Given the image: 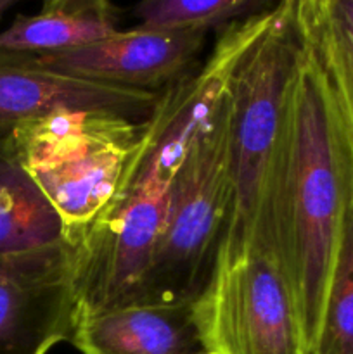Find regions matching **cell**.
I'll list each match as a JSON object with an SVG mask.
<instances>
[{
    "instance_id": "cell-9",
    "label": "cell",
    "mask_w": 353,
    "mask_h": 354,
    "mask_svg": "<svg viewBox=\"0 0 353 354\" xmlns=\"http://www.w3.org/2000/svg\"><path fill=\"white\" fill-rule=\"evenodd\" d=\"M161 93L62 75L37 54L0 48V131L6 133L61 111H106L144 123Z\"/></svg>"
},
{
    "instance_id": "cell-11",
    "label": "cell",
    "mask_w": 353,
    "mask_h": 354,
    "mask_svg": "<svg viewBox=\"0 0 353 354\" xmlns=\"http://www.w3.org/2000/svg\"><path fill=\"white\" fill-rule=\"evenodd\" d=\"M120 9L107 0H51L0 31V48L28 54L71 50L118 31Z\"/></svg>"
},
{
    "instance_id": "cell-5",
    "label": "cell",
    "mask_w": 353,
    "mask_h": 354,
    "mask_svg": "<svg viewBox=\"0 0 353 354\" xmlns=\"http://www.w3.org/2000/svg\"><path fill=\"white\" fill-rule=\"evenodd\" d=\"M173 180L152 168L132 173L71 245L76 318L132 299L151 265Z\"/></svg>"
},
{
    "instance_id": "cell-12",
    "label": "cell",
    "mask_w": 353,
    "mask_h": 354,
    "mask_svg": "<svg viewBox=\"0 0 353 354\" xmlns=\"http://www.w3.org/2000/svg\"><path fill=\"white\" fill-rule=\"evenodd\" d=\"M62 241L61 218L23 168L7 135L0 142V259Z\"/></svg>"
},
{
    "instance_id": "cell-3",
    "label": "cell",
    "mask_w": 353,
    "mask_h": 354,
    "mask_svg": "<svg viewBox=\"0 0 353 354\" xmlns=\"http://www.w3.org/2000/svg\"><path fill=\"white\" fill-rule=\"evenodd\" d=\"M144 123L106 111H61L9 133L17 159L75 245L120 190Z\"/></svg>"
},
{
    "instance_id": "cell-10",
    "label": "cell",
    "mask_w": 353,
    "mask_h": 354,
    "mask_svg": "<svg viewBox=\"0 0 353 354\" xmlns=\"http://www.w3.org/2000/svg\"><path fill=\"white\" fill-rule=\"evenodd\" d=\"M194 303H130L80 317L69 342L82 354H211Z\"/></svg>"
},
{
    "instance_id": "cell-16",
    "label": "cell",
    "mask_w": 353,
    "mask_h": 354,
    "mask_svg": "<svg viewBox=\"0 0 353 354\" xmlns=\"http://www.w3.org/2000/svg\"><path fill=\"white\" fill-rule=\"evenodd\" d=\"M14 6H16V0H0V21L6 16L7 10L12 9Z\"/></svg>"
},
{
    "instance_id": "cell-15",
    "label": "cell",
    "mask_w": 353,
    "mask_h": 354,
    "mask_svg": "<svg viewBox=\"0 0 353 354\" xmlns=\"http://www.w3.org/2000/svg\"><path fill=\"white\" fill-rule=\"evenodd\" d=\"M314 354H353V203L343 225Z\"/></svg>"
},
{
    "instance_id": "cell-2",
    "label": "cell",
    "mask_w": 353,
    "mask_h": 354,
    "mask_svg": "<svg viewBox=\"0 0 353 354\" xmlns=\"http://www.w3.org/2000/svg\"><path fill=\"white\" fill-rule=\"evenodd\" d=\"M301 52L303 38L294 17V0L280 2L230 80L232 211L217 265L234 261L255 248L263 189Z\"/></svg>"
},
{
    "instance_id": "cell-6",
    "label": "cell",
    "mask_w": 353,
    "mask_h": 354,
    "mask_svg": "<svg viewBox=\"0 0 353 354\" xmlns=\"http://www.w3.org/2000/svg\"><path fill=\"white\" fill-rule=\"evenodd\" d=\"M194 308L211 354H307L293 294L265 249L215 266Z\"/></svg>"
},
{
    "instance_id": "cell-13",
    "label": "cell",
    "mask_w": 353,
    "mask_h": 354,
    "mask_svg": "<svg viewBox=\"0 0 353 354\" xmlns=\"http://www.w3.org/2000/svg\"><path fill=\"white\" fill-rule=\"evenodd\" d=\"M294 17L353 128V0H294Z\"/></svg>"
},
{
    "instance_id": "cell-17",
    "label": "cell",
    "mask_w": 353,
    "mask_h": 354,
    "mask_svg": "<svg viewBox=\"0 0 353 354\" xmlns=\"http://www.w3.org/2000/svg\"><path fill=\"white\" fill-rule=\"evenodd\" d=\"M7 135H9V133H6V131H0V142H2V140H3V138H6V137H7Z\"/></svg>"
},
{
    "instance_id": "cell-8",
    "label": "cell",
    "mask_w": 353,
    "mask_h": 354,
    "mask_svg": "<svg viewBox=\"0 0 353 354\" xmlns=\"http://www.w3.org/2000/svg\"><path fill=\"white\" fill-rule=\"evenodd\" d=\"M208 33L137 26L71 50L37 54L62 75L120 88L161 93L190 75Z\"/></svg>"
},
{
    "instance_id": "cell-7",
    "label": "cell",
    "mask_w": 353,
    "mask_h": 354,
    "mask_svg": "<svg viewBox=\"0 0 353 354\" xmlns=\"http://www.w3.org/2000/svg\"><path fill=\"white\" fill-rule=\"evenodd\" d=\"M75 322L68 242L0 259V354H47L71 341Z\"/></svg>"
},
{
    "instance_id": "cell-4",
    "label": "cell",
    "mask_w": 353,
    "mask_h": 354,
    "mask_svg": "<svg viewBox=\"0 0 353 354\" xmlns=\"http://www.w3.org/2000/svg\"><path fill=\"white\" fill-rule=\"evenodd\" d=\"M230 211L227 92L180 162L151 265L127 304L196 301L213 275Z\"/></svg>"
},
{
    "instance_id": "cell-1",
    "label": "cell",
    "mask_w": 353,
    "mask_h": 354,
    "mask_svg": "<svg viewBox=\"0 0 353 354\" xmlns=\"http://www.w3.org/2000/svg\"><path fill=\"white\" fill-rule=\"evenodd\" d=\"M352 203L353 128L320 64L303 44L263 189L255 248L269 251L282 270L307 354H314L320 335L332 266Z\"/></svg>"
},
{
    "instance_id": "cell-14",
    "label": "cell",
    "mask_w": 353,
    "mask_h": 354,
    "mask_svg": "<svg viewBox=\"0 0 353 354\" xmlns=\"http://www.w3.org/2000/svg\"><path fill=\"white\" fill-rule=\"evenodd\" d=\"M266 0H145L134 7L138 26L208 33L272 9Z\"/></svg>"
}]
</instances>
